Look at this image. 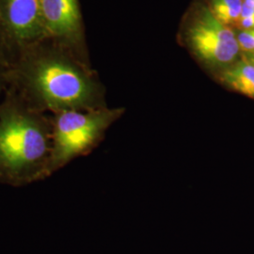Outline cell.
<instances>
[{"instance_id": "6", "label": "cell", "mask_w": 254, "mask_h": 254, "mask_svg": "<svg viewBox=\"0 0 254 254\" xmlns=\"http://www.w3.org/2000/svg\"><path fill=\"white\" fill-rule=\"evenodd\" d=\"M45 30L57 36H68L79 26L76 0H43Z\"/></svg>"}, {"instance_id": "12", "label": "cell", "mask_w": 254, "mask_h": 254, "mask_svg": "<svg viewBox=\"0 0 254 254\" xmlns=\"http://www.w3.org/2000/svg\"><path fill=\"white\" fill-rule=\"evenodd\" d=\"M249 60H250V61L254 64V56H252V57H250V58H249Z\"/></svg>"}, {"instance_id": "8", "label": "cell", "mask_w": 254, "mask_h": 254, "mask_svg": "<svg viewBox=\"0 0 254 254\" xmlns=\"http://www.w3.org/2000/svg\"><path fill=\"white\" fill-rule=\"evenodd\" d=\"M243 0H211V11L224 25L239 21Z\"/></svg>"}, {"instance_id": "3", "label": "cell", "mask_w": 254, "mask_h": 254, "mask_svg": "<svg viewBox=\"0 0 254 254\" xmlns=\"http://www.w3.org/2000/svg\"><path fill=\"white\" fill-rule=\"evenodd\" d=\"M118 115V111L114 110L82 112L71 109L58 112L52 122V146L47 177L74 158L90 152Z\"/></svg>"}, {"instance_id": "1", "label": "cell", "mask_w": 254, "mask_h": 254, "mask_svg": "<svg viewBox=\"0 0 254 254\" xmlns=\"http://www.w3.org/2000/svg\"><path fill=\"white\" fill-rule=\"evenodd\" d=\"M52 123L27 109L0 111V183L24 186L47 177Z\"/></svg>"}, {"instance_id": "10", "label": "cell", "mask_w": 254, "mask_h": 254, "mask_svg": "<svg viewBox=\"0 0 254 254\" xmlns=\"http://www.w3.org/2000/svg\"><path fill=\"white\" fill-rule=\"evenodd\" d=\"M239 22L241 27H243L246 30L254 29V8L243 3Z\"/></svg>"}, {"instance_id": "5", "label": "cell", "mask_w": 254, "mask_h": 254, "mask_svg": "<svg viewBox=\"0 0 254 254\" xmlns=\"http://www.w3.org/2000/svg\"><path fill=\"white\" fill-rule=\"evenodd\" d=\"M4 14L9 30L21 41L35 39L45 30L43 0H5Z\"/></svg>"}, {"instance_id": "9", "label": "cell", "mask_w": 254, "mask_h": 254, "mask_svg": "<svg viewBox=\"0 0 254 254\" xmlns=\"http://www.w3.org/2000/svg\"><path fill=\"white\" fill-rule=\"evenodd\" d=\"M236 39L239 49L245 52L254 53V29H249L240 32Z\"/></svg>"}, {"instance_id": "7", "label": "cell", "mask_w": 254, "mask_h": 254, "mask_svg": "<svg viewBox=\"0 0 254 254\" xmlns=\"http://www.w3.org/2000/svg\"><path fill=\"white\" fill-rule=\"evenodd\" d=\"M223 81L235 91L254 98V64L244 59L222 74Z\"/></svg>"}, {"instance_id": "2", "label": "cell", "mask_w": 254, "mask_h": 254, "mask_svg": "<svg viewBox=\"0 0 254 254\" xmlns=\"http://www.w3.org/2000/svg\"><path fill=\"white\" fill-rule=\"evenodd\" d=\"M25 83L34 100L44 109L58 112L89 107L94 99L92 82L73 65L45 59L27 67Z\"/></svg>"}, {"instance_id": "4", "label": "cell", "mask_w": 254, "mask_h": 254, "mask_svg": "<svg viewBox=\"0 0 254 254\" xmlns=\"http://www.w3.org/2000/svg\"><path fill=\"white\" fill-rule=\"evenodd\" d=\"M190 39L197 56L212 65L233 63L239 51L235 33L207 8L200 10L191 26Z\"/></svg>"}, {"instance_id": "11", "label": "cell", "mask_w": 254, "mask_h": 254, "mask_svg": "<svg viewBox=\"0 0 254 254\" xmlns=\"http://www.w3.org/2000/svg\"><path fill=\"white\" fill-rule=\"evenodd\" d=\"M243 3L252 8H254V0H243Z\"/></svg>"}]
</instances>
